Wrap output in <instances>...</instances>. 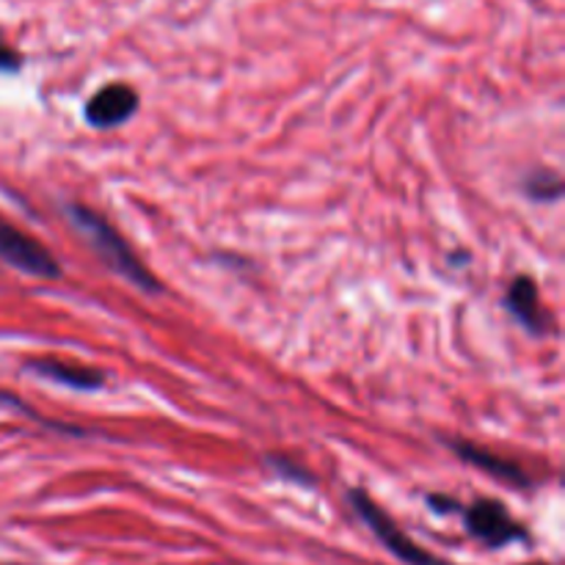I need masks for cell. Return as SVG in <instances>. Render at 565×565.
<instances>
[{"label": "cell", "instance_id": "obj_1", "mask_svg": "<svg viewBox=\"0 0 565 565\" xmlns=\"http://www.w3.org/2000/svg\"><path fill=\"white\" fill-rule=\"evenodd\" d=\"M64 213L66 218H70V224L81 232L83 241L94 248V254H97L116 276L130 281V285L138 287L141 292H152V296L163 292V285L158 281V276L149 268H143V263L136 257V252L127 246L125 237H121L103 215L94 213L92 207H86V204L81 202L64 204Z\"/></svg>", "mask_w": 565, "mask_h": 565}, {"label": "cell", "instance_id": "obj_2", "mask_svg": "<svg viewBox=\"0 0 565 565\" xmlns=\"http://www.w3.org/2000/svg\"><path fill=\"white\" fill-rule=\"evenodd\" d=\"M348 500H351L353 511L359 513V519H362V522L373 530L375 539H379L381 544H384L386 550L397 557V561H403L406 565H450V563L439 561V557H434L430 552L419 550V546L414 544V541L408 539V535L403 533V530L397 527V524L392 522V519L386 516L379 505H375V500L367 494V491L353 489L351 494H348Z\"/></svg>", "mask_w": 565, "mask_h": 565}, {"label": "cell", "instance_id": "obj_3", "mask_svg": "<svg viewBox=\"0 0 565 565\" xmlns=\"http://www.w3.org/2000/svg\"><path fill=\"white\" fill-rule=\"evenodd\" d=\"M0 259L33 279H58L61 276L58 259L42 243L33 241L28 232L9 224L6 218H0Z\"/></svg>", "mask_w": 565, "mask_h": 565}, {"label": "cell", "instance_id": "obj_4", "mask_svg": "<svg viewBox=\"0 0 565 565\" xmlns=\"http://www.w3.org/2000/svg\"><path fill=\"white\" fill-rule=\"evenodd\" d=\"M463 524H467L469 535L483 541L491 550L500 546L516 544V541H527V530L519 522H513L505 505L497 500H478L463 511Z\"/></svg>", "mask_w": 565, "mask_h": 565}, {"label": "cell", "instance_id": "obj_5", "mask_svg": "<svg viewBox=\"0 0 565 565\" xmlns=\"http://www.w3.org/2000/svg\"><path fill=\"white\" fill-rule=\"evenodd\" d=\"M138 103H141V97H138L136 88H132L130 83L116 81L99 88V92L88 99L86 108H83V116H86L88 125L97 127V130H110V127H119L125 125V121H130L132 114L138 110Z\"/></svg>", "mask_w": 565, "mask_h": 565}, {"label": "cell", "instance_id": "obj_6", "mask_svg": "<svg viewBox=\"0 0 565 565\" xmlns=\"http://www.w3.org/2000/svg\"><path fill=\"white\" fill-rule=\"evenodd\" d=\"M447 447H450V450L456 452L463 463H469V467H478L480 472L491 475V478L502 480V483H511V486H516V489H527V486H533V480L527 478V472H524L519 463L508 461V458H500L497 452L486 450V447L472 445V441H463V439L447 441Z\"/></svg>", "mask_w": 565, "mask_h": 565}, {"label": "cell", "instance_id": "obj_7", "mask_svg": "<svg viewBox=\"0 0 565 565\" xmlns=\"http://www.w3.org/2000/svg\"><path fill=\"white\" fill-rule=\"evenodd\" d=\"M31 373L42 375V379L53 381V384L66 386L75 392H97L105 386V375L92 367H81V364H66L58 359H36V362L25 364Z\"/></svg>", "mask_w": 565, "mask_h": 565}, {"label": "cell", "instance_id": "obj_8", "mask_svg": "<svg viewBox=\"0 0 565 565\" xmlns=\"http://www.w3.org/2000/svg\"><path fill=\"white\" fill-rule=\"evenodd\" d=\"M505 307L508 312L516 318L519 326L530 331V334H544V312H541L539 303V287L530 276H516L505 296Z\"/></svg>", "mask_w": 565, "mask_h": 565}, {"label": "cell", "instance_id": "obj_9", "mask_svg": "<svg viewBox=\"0 0 565 565\" xmlns=\"http://www.w3.org/2000/svg\"><path fill=\"white\" fill-rule=\"evenodd\" d=\"M524 193L533 202H557L563 196V180L557 171L539 169L524 180Z\"/></svg>", "mask_w": 565, "mask_h": 565}, {"label": "cell", "instance_id": "obj_10", "mask_svg": "<svg viewBox=\"0 0 565 565\" xmlns=\"http://www.w3.org/2000/svg\"><path fill=\"white\" fill-rule=\"evenodd\" d=\"M268 463L270 467L276 469V475H279V478H290L292 483H303V486H312V478H309L307 472H303L301 467H296V463L292 461H287V458H279V456H270L268 458Z\"/></svg>", "mask_w": 565, "mask_h": 565}, {"label": "cell", "instance_id": "obj_11", "mask_svg": "<svg viewBox=\"0 0 565 565\" xmlns=\"http://www.w3.org/2000/svg\"><path fill=\"white\" fill-rule=\"evenodd\" d=\"M22 66V55L0 39V72H17Z\"/></svg>", "mask_w": 565, "mask_h": 565}, {"label": "cell", "instance_id": "obj_12", "mask_svg": "<svg viewBox=\"0 0 565 565\" xmlns=\"http://www.w3.org/2000/svg\"><path fill=\"white\" fill-rule=\"evenodd\" d=\"M428 505L434 508L436 513H456V511H461L456 500H450V497H439V494H430L428 497Z\"/></svg>", "mask_w": 565, "mask_h": 565}, {"label": "cell", "instance_id": "obj_13", "mask_svg": "<svg viewBox=\"0 0 565 565\" xmlns=\"http://www.w3.org/2000/svg\"><path fill=\"white\" fill-rule=\"evenodd\" d=\"M530 565H546V563H530Z\"/></svg>", "mask_w": 565, "mask_h": 565}]
</instances>
